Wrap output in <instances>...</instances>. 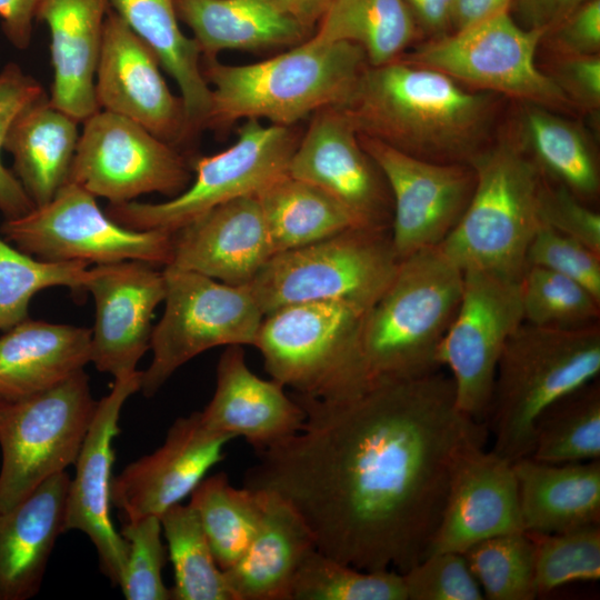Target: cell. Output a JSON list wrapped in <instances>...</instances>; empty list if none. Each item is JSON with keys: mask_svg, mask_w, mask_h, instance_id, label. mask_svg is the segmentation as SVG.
Segmentation results:
<instances>
[{"mask_svg": "<svg viewBox=\"0 0 600 600\" xmlns=\"http://www.w3.org/2000/svg\"><path fill=\"white\" fill-rule=\"evenodd\" d=\"M176 6L204 60L226 50L292 47L310 37L273 0H176Z\"/></svg>", "mask_w": 600, "mask_h": 600, "instance_id": "4dcf8cb0", "label": "cell"}, {"mask_svg": "<svg viewBox=\"0 0 600 600\" xmlns=\"http://www.w3.org/2000/svg\"><path fill=\"white\" fill-rule=\"evenodd\" d=\"M542 31L519 26L509 11L434 37L400 58L438 70L476 90L524 104L568 110L572 104L536 64Z\"/></svg>", "mask_w": 600, "mask_h": 600, "instance_id": "4fadbf2b", "label": "cell"}, {"mask_svg": "<svg viewBox=\"0 0 600 600\" xmlns=\"http://www.w3.org/2000/svg\"><path fill=\"white\" fill-rule=\"evenodd\" d=\"M359 140L388 183L393 204L390 232L399 259L439 246L470 201L473 168L420 159L361 134Z\"/></svg>", "mask_w": 600, "mask_h": 600, "instance_id": "2e32d148", "label": "cell"}, {"mask_svg": "<svg viewBox=\"0 0 600 600\" xmlns=\"http://www.w3.org/2000/svg\"><path fill=\"white\" fill-rule=\"evenodd\" d=\"M40 0H0V19L7 39L19 50L29 47Z\"/></svg>", "mask_w": 600, "mask_h": 600, "instance_id": "f5cc1de1", "label": "cell"}, {"mask_svg": "<svg viewBox=\"0 0 600 600\" xmlns=\"http://www.w3.org/2000/svg\"><path fill=\"white\" fill-rule=\"evenodd\" d=\"M462 272L461 301L437 362L450 372L459 410L486 422L499 358L523 322L520 280L483 270Z\"/></svg>", "mask_w": 600, "mask_h": 600, "instance_id": "9a60e30c", "label": "cell"}, {"mask_svg": "<svg viewBox=\"0 0 600 600\" xmlns=\"http://www.w3.org/2000/svg\"><path fill=\"white\" fill-rule=\"evenodd\" d=\"M588 0H511L517 23L527 30L543 33L557 26Z\"/></svg>", "mask_w": 600, "mask_h": 600, "instance_id": "816d5d0a", "label": "cell"}, {"mask_svg": "<svg viewBox=\"0 0 600 600\" xmlns=\"http://www.w3.org/2000/svg\"><path fill=\"white\" fill-rule=\"evenodd\" d=\"M264 492L256 536L240 559L224 570L232 600H291L299 568L317 549L297 511L278 494Z\"/></svg>", "mask_w": 600, "mask_h": 600, "instance_id": "4316f807", "label": "cell"}, {"mask_svg": "<svg viewBox=\"0 0 600 600\" xmlns=\"http://www.w3.org/2000/svg\"><path fill=\"white\" fill-rule=\"evenodd\" d=\"M0 234L23 252L52 262L133 260L166 267L172 258V233L121 226L100 209L94 196L72 182L49 202L6 219Z\"/></svg>", "mask_w": 600, "mask_h": 600, "instance_id": "7c38bea8", "label": "cell"}, {"mask_svg": "<svg viewBox=\"0 0 600 600\" xmlns=\"http://www.w3.org/2000/svg\"><path fill=\"white\" fill-rule=\"evenodd\" d=\"M91 362V329L30 318L0 336V398L50 389Z\"/></svg>", "mask_w": 600, "mask_h": 600, "instance_id": "f1b7e54d", "label": "cell"}, {"mask_svg": "<svg viewBox=\"0 0 600 600\" xmlns=\"http://www.w3.org/2000/svg\"><path fill=\"white\" fill-rule=\"evenodd\" d=\"M544 43L553 57L593 56L600 52V0H588L553 28Z\"/></svg>", "mask_w": 600, "mask_h": 600, "instance_id": "681fc988", "label": "cell"}, {"mask_svg": "<svg viewBox=\"0 0 600 600\" xmlns=\"http://www.w3.org/2000/svg\"><path fill=\"white\" fill-rule=\"evenodd\" d=\"M91 274L87 262L40 260L0 234V330L28 319L31 299L43 289L68 287L77 298L82 297Z\"/></svg>", "mask_w": 600, "mask_h": 600, "instance_id": "f35d334b", "label": "cell"}, {"mask_svg": "<svg viewBox=\"0 0 600 600\" xmlns=\"http://www.w3.org/2000/svg\"><path fill=\"white\" fill-rule=\"evenodd\" d=\"M86 291L96 304L91 362L114 379L134 373L150 349L153 312L164 300L163 272L133 260L99 264Z\"/></svg>", "mask_w": 600, "mask_h": 600, "instance_id": "ffe728a7", "label": "cell"}, {"mask_svg": "<svg viewBox=\"0 0 600 600\" xmlns=\"http://www.w3.org/2000/svg\"><path fill=\"white\" fill-rule=\"evenodd\" d=\"M511 0H454L451 28L461 30L496 14L509 11Z\"/></svg>", "mask_w": 600, "mask_h": 600, "instance_id": "11a10c76", "label": "cell"}, {"mask_svg": "<svg viewBox=\"0 0 600 600\" xmlns=\"http://www.w3.org/2000/svg\"><path fill=\"white\" fill-rule=\"evenodd\" d=\"M109 0H40L37 20L50 31L49 101L79 122L99 110L94 79Z\"/></svg>", "mask_w": 600, "mask_h": 600, "instance_id": "d4e9b609", "label": "cell"}, {"mask_svg": "<svg viewBox=\"0 0 600 600\" xmlns=\"http://www.w3.org/2000/svg\"><path fill=\"white\" fill-rule=\"evenodd\" d=\"M400 261L390 229L351 227L276 253L247 286L263 316L311 301L370 309L393 280Z\"/></svg>", "mask_w": 600, "mask_h": 600, "instance_id": "ba28073f", "label": "cell"}, {"mask_svg": "<svg viewBox=\"0 0 600 600\" xmlns=\"http://www.w3.org/2000/svg\"><path fill=\"white\" fill-rule=\"evenodd\" d=\"M540 224L571 237L600 252V214L564 186L543 174L538 196Z\"/></svg>", "mask_w": 600, "mask_h": 600, "instance_id": "c3c4849f", "label": "cell"}, {"mask_svg": "<svg viewBox=\"0 0 600 600\" xmlns=\"http://www.w3.org/2000/svg\"><path fill=\"white\" fill-rule=\"evenodd\" d=\"M164 311L153 327L150 366L140 391L154 396L189 360L220 346H254L263 313L248 286H231L207 276L163 269Z\"/></svg>", "mask_w": 600, "mask_h": 600, "instance_id": "8fae6325", "label": "cell"}, {"mask_svg": "<svg viewBox=\"0 0 600 600\" xmlns=\"http://www.w3.org/2000/svg\"><path fill=\"white\" fill-rule=\"evenodd\" d=\"M484 444H470L459 454L429 554L463 553L484 539L523 531L512 462Z\"/></svg>", "mask_w": 600, "mask_h": 600, "instance_id": "7402d4cb", "label": "cell"}, {"mask_svg": "<svg viewBox=\"0 0 600 600\" xmlns=\"http://www.w3.org/2000/svg\"><path fill=\"white\" fill-rule=\"evenodd\" d=\"M463 556L484 599L532 600L538 597L534 547L526 531L484 539L469 547Z\"/></svg>", "mask_w": 600, "mask_h": 600, "instance_id": "60d3db41", "label": "cell"}, {"mask_svg": "<svg viewBox=\"0 0 600 600\" xmlns=\"http://www.w3.org/2000/svg\"><path fill=\"white\" fill-rule=\"evenodd\" d=\"M407 600H482V590L463 553L428 554L402 573Z\"/></svg>", "mask_w": 600, "mask_h": 600, "instance_id": "bcb514c9", "label": "cell"}, {"mask_svg": "<svg viewBox=\"0 0 600 600\" xmlns=\"http://www.w3.org/2000/svg\"><path fill=\"white\" fill-rule=\"evenodd\" d=\"M97 403L84 370L31 396L0 398V512L74 464Z\"/></svg>", "mask_w": 600, "mask_h": 600, "instance_id": "9c48e42d", "label": "cell"}, {"mask_svg": "<svg viewBox=\"0 0 600 600\" xmlns=\"http://www.w3.org/2000/svg\"><path fill=\"white\" fill-rule=\"evenodd\" d=\"M211 551L224 571L234 564L256 536L264 511L266 492L234 487L224 472L203 480L190 494Z\"/></svg>", "mask_w": 600, "mask_h": 600, "instance_id": "d590c367", "label": "cell"}, {"mask_svg": "<svg viewBox=\"0 0 600 600\" xmlns=\"http://www.w3.org/2000/svg\"><path fill=\"white\" fill-rule=\"evenodd\" d=\"M231 437L210 430L196 411L178 418L163 443L129 463L111 483L112 506L126 520L161 517L191 494L206 474L224 458Z\"/></svg>", "mask_w": 600, "mask_h": 600, "instance_id": "44dd1931", "label": "cell"}, {"mask_svg": "<svg viewBox=\"0 0 600 600\" xmlns=\"http://www.w3.org/2000/svg\"><path fill=\"white\" fill-rule=\"evenodd\" d=\"M284 388L253 373L242 346H227L217 364L214 393L199 411L201 420L210 430L243 438L256 451L268 449L297 433L306 419Z\"/></svg>", "mask_w": 600, "mask_h": 600, "instance_id": "cb8c5ba5", "label": "cell"}, {"mask_svg": "<svg viewBox=\"0 0 600 600\" xmlns=\"http://www.w3.org/2000/svg\"><path fill=\"white\" fill-rule=\"evenodd\" d=\"M67 471L38 486L26 499L0 512V600L34 597L54 548L64 533Z\"/></svg>", "mask_w": 600, "mask_h": 600, "instance_id": "484cf974", "label": "cell"}, {"mask_svg": "<svg viewBox=\"0 0 600 600\" xmlns=\"http://www.w3.org/2000/svg\"><path fill=\"white\" fill-rule=\"evenodd\" d=\"M109 1L110 8L150 47L176 81L190 134L206 127L211 90L203 76L199 46L180 28L176 0Z\"/></svg>", "mask_w": 600, "mask_h": 600, "instance_id": "1f68e13d", "label": "cell"}, {"mask_svg": "<svg viewBox=\"0 0 600 600\" xmlns=\"http://www.w3.org/2000/svg\"><path fill=\"white\" fill-rule=\"evenodd\" d=\"M273 256L358 227L320 188L286 173L258 194Z\"/></svg>", "mask_w": 600, "mask_h": 600, "instance_id": "d6a6232c", "label": "cell"}, {"mask_svg": "<svg viewBox=\"0 0 600 600\" xmlns=\"http://www.w3.org/2000/svg\"><path fill=\"white\" fill-rule=\"evenodd\" d=\"M301 429L256 451L243 486L286 500L318 551L362 570L408 571L430 551L459 454L486 443L450 374L379 382L340 400L292 396Z\"/></svg>", "mask_w": 600, "mask_h": 600, "instance_id": "6da1fadb", "label": "cell"}, {"mask_svg": "<svg viewBox=\"0 0 600 600\" xmlns=\"http://www.w3.org/2000/svg\"><path fill=\"white\" fill-rule=\"evenodd\" d=\"M273 250L257 194L221 203L172 233L170 268L249 284Z\"/></svg>", "mask_w": 600, "mask_h": 600, "instance_id": "603a6c76", "label": "cell"}, {"mask_svg": "<svg viewBox=\"0 0 600 600\" xmlns=\"http://www.w3.org/2000/svg\"><path fill=\"white\" fill-rule=\"evenodd\" d=\"M521 143L541 172L564 186L583 202L599 193V166L578 124L550 109L524 104Z\"/></svg>", "mask_w": 600, "mask_h": 600, "instance_id": "836d02e7", "label": "cell"}, {"mask_svg": "<svg viewBox=\"0 0 600 600\" xmlns=\"http://www.w3.org/2000/svg\"><path fill=\"white\" fill-rule=\"evenodd\" d=\"M316 32L358 44L369 66H381L402 56L418 23L406 0H333Z\"/></svg>", "mask_w": 600, "mask_h": 600, "instance_id": "e575fe53", "label": "cell"}, {"mask_svg": "<svg viewBox=\"0 0 600 600\" xmlns=\"http://www.w3.org/2000/svg\"><path fill=\"white\" fill-rule=\"evenodd\" d=\"M284 13L308 30L322 19L333 0H273Z\"/></svg>", "mask_w": 600, "mask_h": 600, "instance_id": "9f6ffc18", "label": "cell"}, {"mask_svg": "<svg viewBox=\"0 0 600 600\" xmlns=\"http://www.w3.org/2000/svg\"><path fill=\"white\" fill-rule=\"evenodd\" d=\"M288 174L331 196L358 227L391 228L393 204L388 183L339 108L314 112L291 156Z\"/></svg>", "mask_w": 600, "mask_h": 600, "instance_id": "e0dca14e", "label": "cell"}, {"mask_svg": "<svg viewBox=\"0 0 600 600\" xmlns=\"http://www.w3.org/2000/svg\"><path fill=\"white\" fill-rule=\"evenodd\" d=\"M476 182L460 220L439 244L462 271L483 270L520 280L540 227L543 173L520 140L487 144L469 162Z\"/></svg>", "mask_w": 600, "mask_h": 600, "instance_id": "8992f818", "label": "cell"}, {"mask_svg": "<svg viewBox=\"0 0 600 600\" xmlns=\"http://www.w3.org/2000/svg\"><path fill=\"white\" fill-rule=\"evenodd\" d=\"M368 310L341 301L284 306L263 316L253 347L271 379L296 394L350 398L366 390L358 344Z\"/></svg>", "mask_w": 600, "mask_h": 600, "instance_id": "52a82bcc", "label": "cell"}, {"mask_svg": "<svg viewBox=\"0 0 600 600\" xmlns=\"http://www.w3.org/2000/svg\"><path fill=\"white\" fill-rule=\"evenodd\" d=\"M192 180L190 161L140 124L98 110L83 121L67 182L110 203L158 192L181 193Z\"/></svg>", "mask_w": 600, "mask_h": 600, "instance_id": "5bb4252c", "label": "cell"}, {"mask_svg": "<svg viewBox=\"0 0 600 600\" xmlns=\"http://www.w3.org/2000/svg\"><path fill=\"white\" fill-rule=\"evenodd\" d=\"M462 284V270L439 246L400 261L361 326L358 353L366 389L440 369L438 348L458 311Z\"/></svg>", "mask_w": 600, "mask_h": 600, "instance_id": "277c9868", "label": "cell"}, {"mask_svg": "<svg viewBox=\"0 0 600 600\" xmlns=\"http://www.w3.org/2000/svg\"><path fill=\"white\" fill-rule=\"evenodd\" d=\"M291 600H407V592L396 570H362L316 549L299 568Z\"/></svg>", "mask_w": 600, "mask_h": 600, "instance_id": "ab89813d", "label": "cell"}, {"mask_svg": "<svg viewBox=\"0 0 600 600\" xmlns=\"http://www.w3.org/2000/svg\"><path fill=\"white\" fill-rule=\"evenodd\" d=\"M142 371L116 378L111 391L101 398L74 462L64 513V530H78L96 547L101 571L119 586L128 546L111 519V483L114 463L113 441L120 433L119 420L127 399L140 391Z\"/></svg>", "mask_w": 600, "mask_h": 600, "instance_id": "ac0fdd59", "label": "cell"}, {"mask_svg": "<svg viewBox=\"0 0 600 600\" xmlns=\"http://www.w3.org/2000/svg\"><path fill=\"white\" fill-rule=\"evenodd\" d=\"M528 264L568 277L600 299V252L571 237L540 224L527 251Z\"/></svg>", "mask_w": 600, "mask_h": 600, "instance_id": "7dc6e473", "label": "cell"}, {"mask_svg": "<svg viewBox=\"0 0 600 600\" xmlns=\"http://www.w3.org/2000/svg\"><path fill=\"white\" fill-rule=\"evenodd\" d=\"M418 26L434 37L448 33L454 0H406Z\"/></svg>", "mask_w": 600, "mask_h": 600, "instance_id": "db71d44e", "label": "cell"}, {"mask_svg": "<svg viewBox=\"0 0 600 600\" xmlns=\"http://www.w3.org/2000/svg\"><path fill=\"white\" fill-rule=\"evenodd\" d=\"M523 321L551 329H580L599 323L600 299L554 271L528 264L520 279Z\"/></svg>", "mask_w": 600, "mask_h": 600, "instance_id": "b9f144b4", "label": "cell"}, {"mask_svg": "<svg viewBox=\"0 0 600 600\" xmlns=\"http://www.w3.org/2000/svg\"><path fill=\"white\" fill-rule=\"evenodd\" d=\"M500 96L470 91L401 58L368 66L339 108L361 136L439 163H468L488 144Z\"/></svg>", "mask_w": 600, "mask_h": 600, "instance_id": "7a4b0ae2", "label": "cell"}, {"mask_svg": "<svg viewBox=\"0 0 600 600\" xmlns=\"http://www.w3.org/2000/svg\"><path fill=\"white\" fill-rule=\"evenodd\" d=\"M529 457L553 464L600 459L598 378L563 396L541 413Z\"/></svg>", "mask_w": 600, "mask_h": 600, "instance_id": "8d00e7d4", "label": "cell"}, {"mask_svg": "<svg viewBox=\"0 0 600 600\" xmlns=\"http://www.w3.org/2000/svg\"><path fill=\"white\" fill-rule=\"evenodd\" d=\"M368 66L358 44L317 32L256 63L204 60L202 71L211 90L206 127L223 130L241 119L291 127L311 112L341 107Z\"/></svg>", "mask_w": 600, "mask_h": 600, "instance_id": "3957f363", "label": "cell"}, {"mask_svg": "<svg viewBox=\"0 0 600 600\" xmlns=\"http://www.w3.org/2000/svg\"><path fill=\"white\" fill-rule=\"evenodd\" d=\"M42 86L18 64L0 71V212L6 219L20 217L34 206L12 171L1 161V150L16 117L29 103L44 94Z\"/></svg>", "mask_w": 600, "mask_h": 600, "instance_id": "f6af8a7d", "label": "cell"}, {"mask_svg": "<svg viewBox=\"0 0 600 600\" xmlns=\"http://www.w3.org/2000/svg\"><path fill=\"white\" fill-rule=\"evenodd\" d=\"M162 537L173 567V600H232L193 507L177 503L161 517Z\"/></svg>", "mask_w": 600, "mask_h": 600, "instance_id": "74e56055", "label": "cell"}, {"mask_svg": "<svg viewBox=\"0 0 600 600\" xmlns=\"http://www.w3.org/2000/svg\"><path fill=\"white\" fill-rule=\"evenodd\" d=\"M599 372V323L563 330L523 321L497 364L486 419L492 451L510 462L529 457L541 413Z\"/></svg>", "mask_w": 600, "mask_h": 600, "instance_id": "5b68a950", "label": "cell"}, {"mask_svg": "<svg viewBox=\"0 0 600 600\" xmlns=\"http://www.w3.org/2000/svg\"><path fill=\"white\" fill-rule=\"evenodd\" d=\"M121 536L128 552L119 582L127 600H170V589L162 580L166 547L159 517L147 516L126 520Z\"/></svg>", "mask_w": 600, "mask_h": 600, "instance_id": "ee69618b", "label": "cell"}, {"mask_svg": "<svg viewBox=\"0 0 600 600\" xmlns=\"http://www.w3.org/2000/svg\"><path fill=\"white\" fill-rule=\"evenodd\" d=\"M546 72L576 107L596 116L600 109V56L553 57Z\"/></svg>", "mask_w": 600, "mask_h": 600, "instance_id": "f907efd6", "label": "cell"}, {"mask_svg": "<svg viewBox=\"0 0 600 600\" xmlns=\"http://www.w3.org/2000/svg\"><path fill=\"white\" fill-rule=\"evenodd\" d=\"M299 140L291 127L264 126L260 120L248 119L229 148L190 161L193 179L178 196L156 203H109L106 212L133 230L173 233L221 203L258 194L288 173Z\"/></svg>", "mask_w": 600, "mask_h": 600, "instance_id": "30bf717a", "label": "cell"}, {"mask_svg": "<svg viewBox=\"0 0 600 600\" xmlns=\"http://www.w3.org/2000/svg\"><path fill=\"white\" fill-rule=\"evenodd\" d=\"M150 47L110 9L96 70L99 110L127 118L176 147L190 136L183 103Z\"/></svg>", "mask_w": 600, "mask_h": 600, "instance_id": "d6986e66", "label": "cell"}, {"mask_svg": "<svg viewBox=\"0 0 600 600\" xmlns=\"http://www.w3.org/2000/svg\"><path fill=\"white\" fill-rule=\"evenodd\" d=\"M534 547L537 594L600 578V526L558 533L527 532Z\"/></svg>", "mask_w": 600, "mask_h": 600, "instance_id": "7bdbcfd3", "label": "cell"}, {"mask_svg": "<svg viewBox=\"0 0 600 600\" xmlns=\"http://www.w3.org/2000/svg\"><path fill=\"white\" fill-rule=\"evenodd\" d=\"M79 121L42 94L16 117L3 149L13 158V173L34 207L49 202L68 181L78 146Z\"/></svg>", "mask_w": 600, "mask_h": 600, "instance_id": "f546056e", "label": "cell"}, {"mask_svg": "<svg viewBox=\"0 0 600 600\" xmlns=\"http://www.w3.org/2000/svg\"><path fill=\"white\" fill-rule=\"evenodd\" d=\"M512 467L523 531L558 533L600 526V459L553 464L524 457Z\"/></svg>", "mask_w": 600, "mask_h": 600, "instance_id": "83f0119b", "label": "cell"}]
</instances>
